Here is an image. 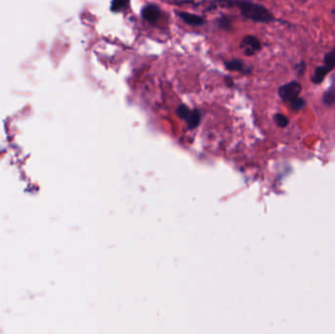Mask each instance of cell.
I'll list each match as a JSON object with an SVG mask.
<instances>
[{
  "instance_id": "obj_1",
  "label": "cell",
  "mask_w": 335,
  "mask_h": 334,
  "mask_svg": "<svg viewBox=\"0 0 335 334\" xmlns=\"http://www.w3.org/2000/svg\"><path fill=\"white\" fill-rule=\"evenodd\" d=\"M235 4L244 17L255 23L268 24L275 21V17L271 12L260 3L249 0H238Z\"/></svg>"
},
{
  "instance_id": "obj_2",
  "label": "cell",
  "mask_w": 335,
  "mask_h": 334,
  "mask_svg": "<svg viewBox=\"0 0 335 334\" xmlns=\"http://www.w3.org/2000/svg\"><path fill=\"white\" fill-rule=\"evenodd\" d=\"M301 91H302L301 84L297 81H292L288 84H283L279 88V96L283 102L290 103L299 97Z\"/></svg>"
},
{
  "instance_id": "obj_3",
  "label": "cell",
  "mask_w": 335,
  "mask_h": 334,
  "mask_svg": "<svg viewBox=\"0 0 335 334\" xmlns=\"http://www.w3.org/2000/svg\"><path fill=\"white\" fill-rule=\"evenodd\" d=\"M239 48L246 56H254L262 49V43L253 36H247L242 40Z\"/></svg>"
},
{
  "instance_id": "obj_4",
  "label": "cell",
  "mask_w": 335,
  "mask_h": 334,
  "mask_svg": "<svg viewBox=\"0 0 335 334\" xmlns=\"http://www.w3.org/2000/svg\"><path fill=\"white\" fill-rule=\"evenodd\" d=\"M176 113L181 119H184L188 122L190 127L197 126L200 122V112L197 111V110L190 111L186 105H180L177 108Z\"/></svg>"
},
{
  "instance_id": "obj_5",
  "label": "cell",
  "mask_w": 335,
  "mask_h": 334,
  "mask_svg": "<svg viewBox=\"0 0 335 334\" xmlns=\"http://www.w3.org/2000/svg\"><path fill=\"white\" fill-rule=\"evenodd\" d=\"M141 16L148 23L155 24V23H157V21L160 17V9L158 6H156L154 4H149L142 9Z\"/></svg>"
},
{
  "instance_id": "obj_6",
  "label": "cell",
  "mask_w": 335,
  "mask_h": 334,
  "mask_svg": "<svg viewBox=\"0 0 335 334\" xmlns=\"http://www.w3.org/2000/svg\"><path fill=\"white\" fill-rule=\"evenodd\" d=\"M177 16L188 25L194 26V27H199L203 26L205 23V20L197 15L190 14L188 12H176Z\"/></svg>"
},
{
  "instance_id": "obj_7",
  "label": "cell",
  "mask_w": 335,
  "mask_h": 334,
  "mask_svg": "<svg viewBox=\"0 0 335 334\" xmlns=\"http://www.w3.org/2000/svg\"><path fill=\"white\" fill-rule=\"evenodd\" d=\"M225 67L228 71L241 72V73H244V74H249L252 71V68H247L241 60H238V59H234V60H230V61L226 62L225 63Z\"/></svg>"
},
{
  "instance_id": "obj_8",
  "label": "cell",
  "mask_w": 335,
  "mask_h": 334,
  "mask_svg": "<svg viewBox=\"0 0 335 334\" xmlns=\"http://www.w3.org/2000/svg\"><path fill=\"white\" fill-rule=\"evenodd\" d=\"M329 72L325 69V67L322 65V66H319L316 70H315V73L314 75L312 76L311 78V81L312 83L315 84H322L323 82V80L325 79V77L327 76Z\"/></svg>"
},
{
  "instance_id": "obj_9",
  "label": "cell",
  "mask_w": 335,
  "mask_h": 334,
  "mask_svg": "<svg viewBox=\"0 0 335 334\" xmlns=\"http://www.w3.org/2000/svg\"><path fill=\"white\" fill-rule=\"evenodd\" d=\"M323 66L329 73L335 68V47L328 51L323 58Z\"/></svg>"
},
{
  "instance_id": "obj_10",
  "label": "cell",
  "mask_w": 335,
  "mask_h": 334,
  "mask_svg": "<svg viewBox=\"0 0 335 334\" xmlns=\"http://www.w3.org/2000/svg\"><path fill=\"white\" fill-rule=\"evenodd\" d=\"M322 102L326 106H332L335 104V84L331 85L322 95Z\"/></svg>"
},
{
  "instance_id": "obj_11",
  "label": "cell",
  "mask_w": 335,
  "mask_h": 334,
  "mask_svg": "<svg viewBox=\"0 0 335 334\" xmlns=\"http://www.w3.org/2000/svg\"><path fill=\"white\" fill-rule=\"evenodd\" d=\"M130 4V0H112L111 10L113 12H121L127 9Z\"/></svg>"
},
{
  "instance_id": "obj_12",
  "label": "cell",
  "mask_w": 335,
  "mask_h": 334,
  "mask_svg": "<svg viewBox=\"0 0 335 334\" xmlns=\"http://www.w3.org/2000/svg\"><path fill=\"white\" fill-rule=\"evenodd\" d=\"M289 104H290V107H291L293 110H295V111H299V110H301L303 107H305V105H306V101H305L303 98H301L299 96L297 99L293 100L292 102H290Z\"/></svg>"
},
{
  "instance_id": "obj_13",
  "label": "cell",
  "mask_w": 335,
  "mask_h": 334,
  "mask_svg": "<svg viewBox=\"0 0 335 334\" xmlns=\"http://www.w3.org/2000/svg\"><path fill=\"white\" fill-rule=\"evenodd\" d=\"M275 121H276L277 125H280L282 127H284V126L288 125V119L282 114H277L275 116Z\"/></svg>"
},
{
  "instance_id": "obj_14",
  "label": "cell",
  "mask_w": 335,
  "mask_h": 334,
  "mask_svg": "<svg viewBox=\"0 0 335 334\" xmlns=\"http://www.w3.org/2000/svg\"><path fill=\"white\" fill-rule=\"evenodd\" d=\"M296 74L299 76V77H302L306 71V63L304 61H301L300 63H297L296 64Z\"/></svg>"
},
{
  "instance_id": "obj_15",
  "label": "cell",
  "mask_w": 335,
  "mask_h": 334,
  "mask_svg": "<svg viewBox=\"0 0 335 334\" xmlns=\"http://www.w3.org/2000/svg\"><path fill=\"white\" fill-rule=\"evenodd\" d=\"M218 25L221 27L222 28H225V29H229V28H230V22H229V20H228L227 18H222L220 21H219V23H218Z\"/></svg>"
},
{
  "instance_id": "obj_16",
  "label": "cell",
  "mask_w": 335,
  "mask_h": 334,
  "mask_svg": "<svg viewBox=\"0 0 335 334\" xmlns=\"http://www.w3.org/2000/svg\"><path fill=\"white\" fill-rule=\"evenodd\" d=\"M226 82L228 83V86H232L233 85V81L231 78H228V77H226Z\"/></svg>"
}]
</instances>
